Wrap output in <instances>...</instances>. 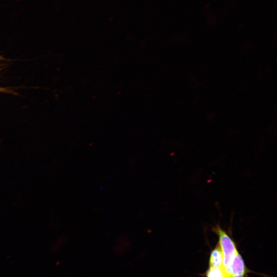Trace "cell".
I'll return each mask as SVG.
<instances>
[{
	"label": "cell",
	"instance_id": "obj_1",
	"mask_svg": "<svg viewBox=\"0 0 277 277\" xmlns=\"http://www.w3.org/2000/svg\"><path fill=\"white\" fill-rule=\"evenodd\" d=\"M212 231L218 236V244L223 254V267L227 270L238 252L235 243L228 232L223 229L220 225L217 224L213 227Z\"/></svg>",
	"mask_w": 277,
	"mask_h": 277
},
{
	"label": "cell",
	"instance_id": "obj_2",
	"mask_svg": "<svg viewBox=\"0 0 277 277\" xmlns=\"http://www.w3.org/2000/svg\"><path fill=\"white\" fill-rule=\"evenodd\" d=\"M225 270L230 277H244L246 268L244 261L239 251L234 256L229 267Z\"/></svg>",
	"mask_w": 277,
	"mask_h": 277
},
{
	"label": "cell",
	"instance_id": "obj_3",
	"mask_svg": "<svg viewBox=\"0 0 277 277\" xmlns=\"http://www.w3.org/2000/svg\"><path fill=\"white\" fill-rule=\"evenodd\" d=\"M223 254L217 244L213 249L210 254L209 266L210 267H220L223 266Z\"/></svg>",
	"mask_w": 277,
	"mask_h": 277
},
{
	"label": "cell",
	"instance_id": "obj_4",
	"mask_svg": "<svg viewBox=\"0 0 277 277\" xmlns=\"http://www.w3.org/2000/svg\"><path fill=\"white\" fill-rule=\"evenodd\" d=\"M206 277H230L227 273L224 268L222 266L220 267H209L206 272Z\"/></svg>",
	"mask_w": 277,
	"mask_h": 277
}]
</instances>
